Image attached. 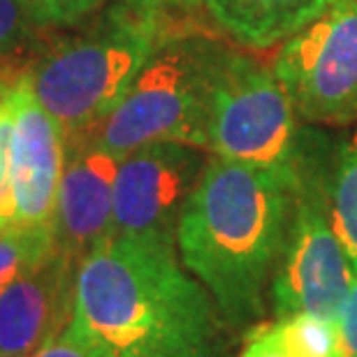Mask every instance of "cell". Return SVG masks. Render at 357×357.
<instances>
[{
  "instance_id": "d6986e66",
  "label": "cell",
  "mask_w": 357,
  "mask_h": 357,
  "mask_svg": "<svg viewBox=\"0 0 357 357\" xmlns=\"http://www.w3.org/2000/svg\"><path fill=\"white\" fill-rule=\"evenodd\" d=\"M31 357H109V355L86 332V327L77 318H73L66 330L56 334L52 341H47Z\"/></svg>"
},
{
  "instance_id": "9c48e42d",
  "label": "cell",
  "mask_w": 357,
  "mask_h": 357,
  "mask_svg": "<svg viewBox=\"0 0 357 357\" xmlns=\"http://www.w3.org/2000/svg\"><path fill=\"white\" fill-rule=\"evenodd\" d=\"M12 107V192L17 225H52L68 146L61 123L35 96L24 75L7 91Z\"/></svg>"
},
{
  "instance_id": "6da1fadb",
  "label": "cell",
  "mask_w": 357,
  "mask_h": 357,
  "mask_svg": "<svg viewBox=\"0 0 357 357\" xmlns=\"http://www.w3.org/2000/svg\"><path fill=\"white\" fill-rule=\"evenodd\" d=\"M75 318L109 357H232L239 337L174 241L112 237L77 265Z\"/></svg>"
},
{
  "instance_id": "e0dca14e",
  "label": "cell",
  "mask_w": 357,
  "mask_h": 357,
  "mask_svg": "<svg viewBox=\"0 0 357 357\" xmlns=\"http://www.w3.org/2000/svg\"><path fill=\"white\" fill-rule=\"evenodd\" d=\"M10 139H12V107L5 93L0 98V227L17 225V218H14Z\"/></svg>"
},
{
  "instance_id": "5b68a950",
  "label": "cell",
  "mask_w": 357,
  "mask_h": 357,
  "mask_svg": "<svg viewBox=\"0 0 357 357\" xmlns=\"http://www.w3.org/2000/svg\"><path fill=\"white\" fill-rule=\"evenodd\" d=\"M325 149V137L302 121L269 63L232 47L211 96L206 151L299 185Z\"/></svg>"
},
{
  "instance_id": "8fae6325",
  "label": "cell",
  "mask_w": 357,
  "mask_h": 357,
  "mask_svg": "<svg viewBox=\"0 0 357 357\" xmlns=\"http://www.w3.org/2000/svg\"><path fill=\"white\" fill-rule=\"evenodd\" d=\"M77 265L56 251L0 288V357H31L75 318Z\"/></svg>"
},
{
  "instance_id": "ffe728a7",
  "label": "cell",
  "mask_w": 357,
  "mask_h": 357,
  "mask_svg": "<svg viewBox=\"0 0 357 357\" xmlns=\"http://www.w3.org/2000/svg\"><path fill=\"white\" fill-rule=\"evenodd\" d=\"M341 357H357V278L337 318Z\"/></svg>"
},
{
  "instance_id": "4fadbf2b",
  "label": "cell",
  "mask_w": 357,
  "mask_h": 357,
  "mask_svg": "<svg viewBox=\"0 0 357 357\" xmlns=\"http://www.w3.org/2000/svg\"><path fill=\"white\" fill-rule=\"evenodd\" d=\"M327 199L339 239L357 271V128L344 135L330 151Z\"/></svg>"
},
{
  "instance_id": "ac0fdd59",
  "label": "cell",
  "mask_w": 357,
  "mask_h": 357,
  "mask_svg": "<svg viewBox=\"0 0 357 357\" xmlns=\"http://www.w3.org/2000/svg\"><path fill=\"white\" fill-rule=\"evenodd\" d=\"M109 0H28L35 19L45 28H66L91 17Z\"/></svg>"
},
{
  "instance_id": "5bb4252c",
  "label": "cell",
  "mask_w": 357,
  "mask_h": 357,
  "mask_svg": "<svg viewBox=\"0 0 357 357\" xmlns=\"http://www.w3.org/2000/svg\"><path fill=\"white\" fill-rule=\"evenodd\" d=\"M267 327L283 357H341L337 320L290 313Z\"/></svg>"
},
{
  "instance_id": "ba28073f",
  "label": "cell",
  "mask_w": 357,
  "mask_h": 357,
  "mask_svg": "<svg viewBox=\"0 0 357 357\" xmlns=\"http://www.w3.org/2000/svg\"><path fill=\"white\" fill-rule=\"evenodd\" d=\"M209 151L185 142H153L126 153L114 181V237L174 241Z\"/></svg>"
},
{
  "instance_id": "7c38bea8",
  "label": "cell",
  "mask_w": 357,
  "mask_h": 357,
  "mask_svg": "<svg viewBox=\"0 0 357 357\" xmlns=\"http://www.w3.org/2000/svg\"><path fill=\"white\" fill-rule=\"evenodd\" d=\"M330 3L334 0H199L218 33L255 54L278 49Z\"/></svg>"
},
{
  "instance_id": "52a82bcc",
  "label": "cell",
  "mask_w": 357,
  "mask_h": 357,
  "mask_svg": "<svg viewBox=\"0 0 357 357\" xmlns=\"http://www.w3.org/2000/svg\"><path fill=\"white\" fill-rule=\"evenodd\" d=\"M269 66L309 126H357V0H334Z\"/></svg>"
},
{
  "instance_id": "3957f363",
  "label": "cell",
  "mask_w": 357,
  "mask_h": 357,
  "mask_svg": "<svg viewBox=\"0 0 357 357\" xmlns=\"http://www.w3.org/2000/svg\"><path fill=\"white\" fill-rule=\"evenodd\" d=\"M167 17L116 0L42 42L28 77L66 142L89 137L109 116L169 33Z\"/></svg>"
},
{
  "instance_id": "44dd1931",
  "label": "cell",
  "mask_w": 357,
  "mask_h": 357,
  "mask_svg": "<svg viewBox=\"0 0 357 357\" xmlns=\"http://www.w3.org/2000/svg\"><path fill=\"white\" fill-rule=\"evenodd\" d=\"M239 357H283V353L278 351L269 327L262 325L248 334V344L244 346V351H241Z\"/></svg>"
},
{
  "instance_id": "277c9868",
  "label": "cell",
  "mask_w": 357,
  "mask_h": 357,
  "mask_svg": "<svg viewBox=\"0 0 357 357\" xmlns=\"http://www.w3.org/2000/svg\"><path fill=\"white\" fill-rule=\"evenodd\" d=\"M232 47L230 40L199 28L172 26L89 139L121 158L153 142L206 149L211 96Z\"/></svg>"
},
{
  "instance_id": "7402d4cb",
  "label": "cell",
  "mask_w": 357,
  "mask_h": 357,
  "mask_svg": "<svg viewBox=\"0 0 357 357\" xmlns=\"http://www.w3.org/2000/svg\"><path fill=\"white\" fill-rule=\"evenodd\" d=\"M123 3L137 7V10L169 14V12H178V10H190V7L199 5V0H123Z\"/></svg>"
},
{
  "instance_id": "8992f818",
  "label": "cell",
  "mask_w": 357,
  "mask_h": 357,
  "mask_svg": "<svg viewBox=\"0 0 357 357\" xmlns=\"http://www.w3.org/2000/svg\"><path fill=\"white\" fill-rule=\"evenodd\" d=\"M330 151L332 146H327L313 158L297 185L283 253L269 292L274 318L313 313L337 320L357 278L327 199Z\"/></svg>"
},
{
  "instance_id": "7a4b0ae2",
  "label": "cell",
  "mask_w": 357,
  "mask_h": 357,
  "mask_svg": "<svg viewBox=\"0 0 357 357\" xmlns=\"http://www.w3.org/2000/svg\"><path fill=\"white\" fill-rule=\"evenodd\" d=\"M297 185L209 155L176 225L183 267L209 290L237 337L262 327Z\"/></svg>"
},
{
  "instance_id": "9a60e30c",
  "label": "cell",
  "mask_w": 357,
  "mask_h": 357,
  "mask_svg": "<svg viewBox=\"0 0 357 357\" xmlns=\"http://www.w3.org/2000/svg\"><path fill=\"white\" fill-rule=\"evenodd\" d=\"M56 251L52 225L0 227V288L40 267Z\"/></svg>"
},
{
  "instance_id": "2e32d148",
  "label": "cell",
  "mask_w": 357,
  "mask_h": 357,
  "mask_svg": "<svg viewBox=\"0 0 357 357\" xmlns=\"http://www.w3.org/2000/svg\"><path fill=\"white\" fill-rule=\"evenodd\" d=\"M49 28L40 26L28 0H0V63H31L26 56L40 52V33Z\"/></svg>"
},
{
  "instance_id": "30bf717a",
  "label": "cell",
  "mask_w": 357,
  "mask_h": 357,
  "mask_svg": "<svg viewBox=\"0 0 357 357\" xmlns=\"http://www.w3.org/2000/svg\"><path fill=\"white\" fill-rule=\"evenodd\" d=\"M68 158L56 195L52 230L56 248L79 262L112 237L114 181L121 155L105 151L89 137L66 142Z\"/></svg>"
}]
</instances>
